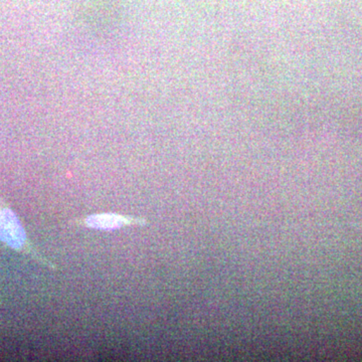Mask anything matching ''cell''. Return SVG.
I'll use <instances>...</instances> for the list:
<instances>
[{
  "mask_svg": "<svg viewBox=\"0 0 362 362\" xmlns=\"http://www.w3.org/2000/svg\"><path fill=\"white\" fill-rule=\"evenodd\" d=\"M0 242L11 247L13 251L25 255L28 258L47 267L52 271L58 270V267L52 263L49 259L42 257L28 239V235L18 220V216L4 202L0 195Z\"/></svg>",
  "mask_w": 362,
  "mask_h": 362,
  "instance_id": "1",
  "label": "cell"
},
{
  "mask_svg": "<svg viewBox=\"0 0 362 362\" xmlns=\"http://www.w3.org/2000/svg\"><path fill=\"white\" fill-rule=\"evenodd\" d=\"M70 223L85 226L92 230H114L125 226H145L147 225V220L143 218L123 216L120 214L104 213L90 214L84 218L71 221Z\"/></svg>",
  "mask_w": 362,
  "mask_h": 362,
  "instance_id": "2",
  "label": "cell"
}]
</instances>
